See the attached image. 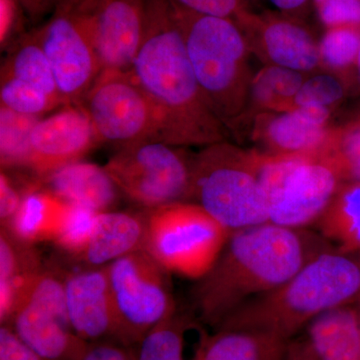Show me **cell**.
<instances>
[{
	"label": "cell",
	"instance_id": "33",
	"mask_svg": "<svg viewBox=\"0 0 360 360\" xmlns=\"http://www.w3.org/2000/svg\"><path fill=\"white\" fill-rule=\"evenodd\" d=\"M39 179L27 180L22 186L18 187L13 177L2 170L0 174V219L1 227H7L18 212L26 193L33 187L40 186Z\"/></svg>",
	"mask_w": 360,
	"mask_h": 360
},
{
	"label": "cell",
	"instance_id": "42",
	"mask_svg": "<svg viewBox=\"0 0 360 360\" xmlns=\"http://www.w3.org/2000/svg\"><path fill=\"white\" fill-rule=\"evenodd\" d=\"M356 65H357V70H359V79H360V47H359V56H357Z\"/></svg>",
	"mask_w": 360,
	"mask_h": 360
},
{
	"label": "cell",
	"instance_id": "26",
	"mask_svg": "<svg viewBox=\"0 0 360 360\" xmlns=\"http://www.w3.org/2000/svg\"><path fill=\"white\" fill-rule=\"evenodd\" d=\"M41 117L0 108V160L2 170L30 167V136Z\"/></svg>",
	"mask_w": 360,
	"mask_h": 360
},
{
	"label": "cell",
	"instance_id": "29",
	"mask_svg": "<svg viewBox=\"0 0 360 360\" xmlns=\"http://www.w3.org/2000/svg\"><path fill=\"white\" fill-rule=\"evenodd\" d=\"M98 213L101 212L68 203L65 219L53 243L61 250L77 258L89 243Z\"/></svg>",
	"mask_w": 360,
	"mask_h": 360
},
{
	"label": "cell",
	"instance_id": "21",
	"mask_svg": "<svg viewBox=\"0 0 360 360\" xmlns=\"http://www.w3.org/2000/svg\"><path fill=\"white\" fill-rule=\"evenodd\" d=\"M328 117L326 106H297L270 120L267 139L283 155H317L315 151L326 139Z\"/></svg>",
	"mask_w": 360,
	"mask_h": 360
},
{
	"label": "cell",
	"instance_id": "3",
	"mask_svg": "<svg viewBox=\"0 0 360 360\" xmlns=\"http://www.w3.org/2000/svg\"><path fill=\"white\" fill-rule=\"evenodd\" d=\"M359 300V255L331 248L276 290L243 303L217 329H251L288 341L317 315Z\"/></svg>",
	"mask_w": 360,
	"mask_h": 360
},
{
	"label": "cell",
	"instance_id": "7",
	"mask_svg": "<svg viewBox=\"0 0 360 360\" xmlns=\"http://www.w3.org/2000/svg\"><path fill=\"white\" fill-rule=\"evenodd\" d=\"M143 250L167 271L205 276L219 257L229 231L191 201L146 210Z\"/></svg>",
	"mask_w": 360,
	"mask_h": 360
},
{
	"label": "cell",
	"instance_id": "32",
	"mask_svg": "<svg viewBox=\"0 0 360 360\" xmlns=\"http://www.w3.org/2000/svg\"><path fill=\"white\" fill-rule=\"evenodd\" d=\"M345 96V89L338 77L330 75H319L303 82L295 97V108L302 105H319L328 108Z\"/></svg>",
	"mask_w": 360,
	"mask_h": 360
},
{
	"label": "cell",
	"instance_id": "17",
	"mask_svg": "<svg viewBox=\"0 0 360 360\" xmlns=\"http://www.w3.org/2000/svg\"><path fill=\"white\" fill-rule=\"evenodd\" d=\"M0 86L45 97L59 108L66 105L37 30L22 35L11 47L2 65Z\"/></svg>",
	"mask_w": 360,
	"mask_h": 360
},
{
	"label": "cell",
	"instance_id": "25",
	"mask_svg": "<svg viewBox=\"0 0 360 360\" xmlns=\"http://www.w3.org/2000/svg\"><path fill=\"white\" fill-rule=\"evenodd\" d=\"M264 46L274 65L304 72L314 70L321 61L319 46L307 30L285 21L265 28Z\"/></svg>",
	"mask_w": 360,
	"mask_h": 360
},
{
	"label": "cell",
	"instance_id": "5",
	"mask_svg": "<svg viewBox=\"0 0 360 360\" xmlns=\"http://www.w3.org/2000/svg\"><path fill=\"white\" fill-rule=\"evenodd\" d=\"M258 160L221 142L208 146L193 158L189 201L202 207L229 233L269 222Z\"/></svg>",
	"mask_w": 360,
	"mask_h": 360
},
{
	"label": "cell",
	"instance_id": "12",
	"mask_svg": "<svg viewBox=\"0 0 360 360\" xmlns=\"http://www.w3.org/2000/svg\"><path fill=\"white\" fill-rule=\"evenodd\" d=\"M89 115L99 143L123 148L160 141L155 105L129 70H103L79 103Z\"/></svg>",
	"mask_w": 360,
	"mask_h": 360
},
{
	"label": "cell",
	"instance_id": "44",
	"mask_svg": "<svg viewBox=\"0 0 360 360\" xmlns=\"http://www.w3.org/2000/svg\"><path fill=\"white\" fill-rule=\"evenodd\" d=\"M323 1H324V0H315V2H317V4H321V2H323Z\"/></svg>",
	"mask_w": 360,
	"mask_h": 360
},
{
	"label": "cell",
	"instance_id": "28",
	"mask_svg": "<svg viewBox=\"0 0 360 360\" xmlns=\"http://www.w3.org/2000/svg\"><path fill=\"white\" fill-rule=\"evenodd\" d=\"M303 82L302 72L278 65H269L252 80L251 96L260 105L276 108L279 104L293 103Z\"/></svg>",
	"mask_w": 360,
	"mask_h": 360
},
{
	"label": "cell",
	"instance_id": "1",
	"mask_svg": "<svg viewBox=\"0 0 360 360\" xmlns=\"http://www.w3.org/2000/svg\"><path fill=\"white\" fill-rule=\"evenodd\" d=\"M331 248L321 233L271 222L231 232L191 290L193 309L201 321L217 328L243 303L276 290Z\"/></svg>",
	"mask_w": 360,
	"mask_h": 360
},
{
	"label": "cell",
	"instance_id": "39",
	"mask_svg": "<svg viewBox=\"0 0 360 360\" xmlns=\"http://www.w3.org/2000/svg\"><path fill=\"white\" fill-rule=\"evenodd\" d=\"M21 8L32 20H39L49 11H53L60 0H18Z\"/></svg>",
	"mask_w": 360,
	"mask_h": 360
},
{
	"label": "cell",
	"instance_id": "30",
	"mask_svg": "<svg viewBox=\"0 0 360 360\" xmlns=\"http://www.w3.org/2000/svg\"><path fill=\"white\" fill-rule=\"evenodd\" d=\"M360 47V32L355 26L333 27L319 44L321 60L335 70L356 63Z\"/></svg>",
	"mask_w": 360,
	"mask_h": 360
},
{
	"label": "cell",
	"instance_id": "14",
	"mask_svg": "<svg viewBox=\"0 0 360 360\" xmlns=\"http://www.w3.org/2000/svg\"><path fill=\"white\" fill-rule=\"evenodd\" d=\"M71 328L86 342L116 340V321L108 269L87 266L65 276Z\"/></svg>",
	"mask_w": 360,
	"mask_h": 360
},
{
	"label": "cell",
	"instance_id": "27",
	"mask_svg": "<svg viewBox=\"0 0 360 360\" xmlns=\"http://www.w3.org/2000/svg\"><path fill=\"white\" fill-rule=\"evenodd\" d=\"M186 319L175 311L144 336L135 360H186L184 335Z\"/></svg>",
	"mask_w": 360,
	"mask_h": 360
},
{
	"label": "cell",
	"instance_id": "10",
	"mask_svg": "<svg viewBox=\"0 0 360 360\" xmlns=\"http://www.w3.org/2000/svg\"><path fill=\"white\" fill-rule=\"evenodd\" d=\"M37 32L66 105L79 103L103 71L92 0H60Z\"/></svg>",
	"mask_w": 360,
	"mask_h": 360
},
{
	"label": "cell",
	"instance_id": "9",
	"mask_svg": "<svg viewBox=\"0 0 360 360\" xmlns=\"http://www.w3.org/2000/svg\"><path fill=\"white\" fill-rule=\"evenodd\" d=\"M104 168L120 193L146 210L191 200L193 158L165 142L123 146Z\"/></svg>",
	"mask_w": 360,
	"mask_h": 360
},
{
	"label": "cell",
	"instance_id": "41",
	"mask_svg": "<svg viewBox=\"0 0 360 360\" xmlns=\"http://www.w3.org/2000/svg\"><path fill=\"white\" fill-rule=\"evenodd\" d=\"M277 8L283 11H292L305 4L307 0H269Z\"/></svg>",
	"mask_w": 360,
	"mask_h": 360
},
{
	"label": "cell",
	"instance_id": "37",
	"mask_svg": "<svg viewBox=\"0 0 360 360\" xmlns=\"http://www.w3.org/2000/svg\"><path fill=\"white\" fill-rule=\"evenodd\" d=\"M136 350L116 340L89 343L82 360H135Z\"/></svg>",
	"mask_w": 360,
	"mask_h": 360
},
{
	"label": "cell",
	"instance_id": "8",
	"mask_svg": "<svg viewBox=\"0 0 360 360\" xmlns=\"http://www.w3.org/2000/svg\"><path fill=\"white\" fill-rule=\"evenodd\" d=\"M115 307L116 341L139 345L176 311L168 272L143 250L106 265Z\"/></svg>",
	"mask_w": 360,
	"mask_h": 360
},
{
	"label": "cell",
	"instance_id": "36",
	"mask_svg": "<svg viewBox=\"0 0 360 360\" xmlns=\"http://www.w3.org/2000/svg\"><path fill=\"white\" fill-rule=\"evenodd\" d=\"M0 360H46L40 356L7 324L0 328Z\"/></svg>",
	"mask_w": 360,
	"mask_h": 360
},
{
	"label": "cell",
	"instance_id": "31",
	"mask_svg": "<svg viewBox=\"0 0 360 360\" xmlns=\"http://www.w3.org/2000/svg\"><path fill=\"white\" fill-rule=\"evenodd\" d=\"M321 155L335 165L342 181L360 182V123L343 134L333 151Z\"/></svg>",
	"mask_w": 360,
	"mask_h": 360
},
{
	"label": "cell",
	"instance_id": "4",
	"mask_svg": "<svg viewBox=\"0 0 360 360\" xmlns=\"http://www.w3.org/2000/svg\"><path fill=\"white\" fill-rule=\"evenodd\" d=\"M174 7L201 94L219 122H227L245 103V37L231 20Z\"/></svg>",
	"mask_w": 360,
	"mask_h": 360
},
{
	"label": "cell",
	"instance_id": "13",
	"mask_svg": "<svg viewBox=\"0 0 360 360\" xmlns=\"http://www.w3.org/2000/svg\"><path fill=\"white\" fill-rule=\"evenodd\" d=\"M99 143L80 104H68L40 118L30 136V170L40 181L59 168L82 160Z\"/></svg>",
	"mask_w": 360,
	"mask_h": 360
},
{
	"label": "cell",
	"instance_id": "2",
	"mask_svg": "<svg viewBox=\"0 0 360 360\" xmlns=\"http://www.w3.org/2000/svg\"><path fill=\"white\" fill-rule=\"evenodd\" d=\"M155 105L160 141L170 146L220 142V122L208 108L170 0H146L143 37L129 70Z\"/></svg>",
	"mask_w": 360,
	"mask_h": 360
},
{
	"label": "cell",
	"instance_id": "35",
	"mask_svg": "<svg viewBox=\"0 0 360 360\" xmlns=\"http://www.w3.org/2000/svg\"><path fill=\"white\" fill-rule=\"evenodd\" d=\"M174 6L200 15L231 20L238 13L239 0H170Z\"/></svg>",
	"mask_w": 360,
	"mask_h": 360
},
{
	"label": "cell",
	"instance_id": "40",
	"mask_svg": "<svg viewBox=\"0 0 360 360\" xmlns=\"http://www.w3.org/2000/svg\"><path fill=\"white\" fill-rule=\"evenodd\" d=\"M283 360H319L312 354L304 340L300 342L288 343Z\"/></svg>",
	"mask_w": 360,
	"mask_h": 360
},
{
	"label": "cell",
	"instance_id": "23",
	"mask_svg": "<svg viewBox=\"0 0 360 360\" xmlns=\"http://www.w3.org/2000/svg\"><path fill=\"white\" fill-rule=\"evenodd\" d=\"M68 205L40 184L26 193L18 212L6 229L28 245L53 243L65 219Z\"/></svg>",
	"mask_w": 360,
	"mask_h": 360
},
{
	"label": "cell",
	"instance_id": "16",
	"mask_svg": "<svg viewBox=\"0 0 360 360\" xmlns=\"http://www.w3.org/2000/svg\"><path fill=\"white\" fill-rule=\"evenodd\" d=\"M41 184L65 202L96 212L112 210L120 193L104 167L82 160L47 175Z\"/></svg>",
	"mask_w": 360,
	"mask_h": 360
},
{
	"label": "cell",
	"instance_id": "22",
	"mask_svg": "<svg viewBox=\"0 0 360 360\" xmlns=\"http://www.w3.org/2000/svg\"><path fill=\"white\" fill-rule=\"evenodd\" d=\"M288 341L243 328H219L201 341L193 360H283Z\"/></svg>",
	"mask_w": 360,
	"mask_h": 360
},
{
	"label": "cell",
	"instance_id": "15",
	"mask_svg": "<svg viewBox=\"0 0 360 360\" xmlns=\"http://www.w3.org/2000/svg\"><path fill=\"white\" fill-rule=\"evenodd\" d=\"M146 0H92L94 39L103 70H129L141 46Z\"/></svg>",
	"mask_w": 360,
	"mask_h": 360
},
{
	"label": "cell",
	"instance_id": "20",
	"mask_svg": "<svg viewBox=\"0 0 360 360\" xmlns=\"http://www.w3.org/2000/svg\"><path fill=\"white\" fill-rule=\"evenodd\" d=\"M44 265L34 245L23 243L6 227L0 233V321L6 324Z\"/></svg>",
	"mask_w": 360,
	"mask_h": 360
},
{
	"label": "cell",
	"instance_id": "6",
	"mask_svg": "<svg viewBox=\"0 0 360 360\" xmlns=\"http://www.w3.org/2000/svg\"><path fill=\"white\" fill-rule=\"evenodd\" d=\"M258 176L269 201V222L295 229L315 225L342 186L335 165L322 155L259 158Z\"/></svg>",
	"mask_w": 360,
	"mask_h": 360
},
{
	"label": "cell",
	"instance_id": "34",
	"mask_svg": "<svg viewBox=\"0 0 360 360\" xmlns=\"http://www.w3.org/2000/svg\"><path fill=\"white\" fill-rule=\"evenodd\" d=\"M324 25L340 27L360 25V0H324L319 6Z\"/></svg>",
	"mask_w": 360,
	"mask_h": 360
},
{
	"label": "cell",
	"instance_id": "43",
	"mask_svg": "<svg viewBox=\"0 0 360 360\" xmlns=\"http://www.w3.org/2000/svg\"><path fill=\"white\" fill-rule=\"evenodd\" d=\"M356 303L359 305H355V307H356L357 312H359V321H360V300Z\"/></svg>",
	"mask_w": 360,
	"mask_h": 360
},
{
	"label": "cell",
	"instance_id": "18",
	"mask_svg": "<svg viewBox=\"0 0 360 360\" xmlns=\"http://www.w3.org/2000/svg\"><path fill=\"white\" fill-rule=\"evenodd\" d=\"M146 213L101 212L89 243L77 259L87 266H104L143 248Z\"/></svg>",
	"mask_w": 360,
	"mask_h": 360
},
{
	"label": "cell",
	"instance_id": "19",
	"mask_svg": "<svg viewBox=\"0 0 360 360\" xmlns=\"http://www.w3.org/2000/svg\"><path fill=\"white\" fill-rule=\"evenodd\" d=\"M304 342L319 360H360V321L356 307L322 312L307 324Z\"/></svg>",
	"mask_w": 360,
	"mask_h": 360
},
{
	"label": "cell",
	"instance_id": "38",
	"mask_svg": "<svg viewBox=\"0 0 360 360\" xmlns=\"http://www.w3.org/2000/svg\"><path fill=\"white\" fill-rule=\"evenodd\" d=\"M20 11L23 9L18 0H0V41L2 47L15 33Z\"/></svg>",
	"mask_w": 360,
	"mask_h": 360
},
{
	"label": "cell",
	"instance_id": "24",
	"mask_svg": "<svg viewBox=\"0 0 360 360\" xmlns=\"http://www.w3.org/2000/svg\"><path fill=\"white\" fill-rule=\"evenodd\" d=\"M336 250L360 257V182H345L314 225Z\"/></svg>",
	"mask_w": 360,
	"mask_h": 360
},
{
	"label": "cell",
	"instance_id": "11",
	"mask_svg": "<svg viewBox=\"0 0 360 360\" xmlns=\"http://www.w3.org/2000/svg\"><path fill=\"white\" fill-rule=\"evenodd\" d=\"M6 324L46 360H82L89 345L71 328L65 276L49 267L35 276Z\"/></svg>",
	"mask_w": 360,
	"mask_h": 360
}]
</instances>
